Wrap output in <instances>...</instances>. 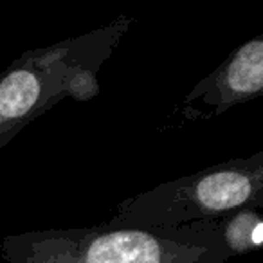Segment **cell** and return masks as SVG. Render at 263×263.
Here are the masks:
<instances>
[{
  "label": "cell",
  "instance_id": "cell-1",
  "mask_svg": "<svg viewBox=\"0 0 263 263\" xmlns=\"http://www.w3.org/2000/svg\"><path fill=\"white\" fill-rule=\"evenodd\" d=\"M6 263H226L216 222L180 227H139L106 222L6 236Z\"/></svg>",
  "mask_w": 263,
  "mask_h": 263
},
{
  "label": "cell",
  "instance_id": "cell-2",
  "mask_svg": "<svg viewBox=\"0 0 263 263\" xmlns=\"http://www.w3.org/2000/svg\"><path fill=\"white\" fill-rule=\"evenodd\" d=\"M130 24L121 16L83 36L27 51L0 72V150L63 98H94L99 92L96 74Z\"/></svg>",
  "mask_w": 263,
  "mask_h": 263
},
{
  "label": "cell",
  "instance_id": "cell-3",
  "mask_svg": "<svg viewBox=\"0 0 263 263\" xmlns=\"http://www.w3.org/2000/svg\"><path fill=\"white\" fill-rule=\"evenodd\" d=\"M263 205V152L229 159L119 202L112 223L180 227Z\"/></svg>",
  "mask_w": 263,
  "mask_h": 263
},
{
  "label": "cell",
  "instance_id": "cell-4",
  "mask_svg": "<svg viewBox=\"0 0 263 263\" xmlns=\"http://www.w3.org/2000/svg\"><path fill=\"white\" fill-rule=\"evenodd\" d=\"M263 92V34L241 44L186 96V105L202 103L204 117H215Z\"/></svg>",
  "mask_w": 263,
  "mask_h": 263
},
{
  "label": "cell",
  "instance_id": "cell-5",
  "mask_svg": "<svg viewBox=\"0 0 263 263\" xmlns=\"http://www.w3.org/2000/svg\"><path fill=\"white\" fill-rule=\"evenodd\" d=\"M261 208H241L215 220L222 243L229 251L231 258L258 251L263 243Z\"/></svg>",
  "mask_w": 263,
  "mask_h": 263
}]
</instances>
